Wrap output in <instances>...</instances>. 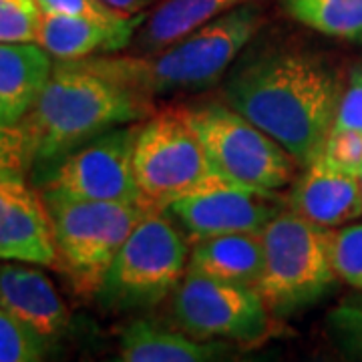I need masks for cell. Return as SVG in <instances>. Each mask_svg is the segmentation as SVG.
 Returning <instances> with one entry per match:
<instances>
[{
	"instance_id": "6da1fadb",
	"label": "cell",
	"mask_w": 362,
	"mask_h": 362,
	"mask_svg": "<svg viewBox=\"0 0 362 362\" xmlns=\"http://www.w3.org/2000/svg\"><path fill=\"white\" fill-rule=\"evenodd\" d=\"M226 103L278 141L298 165L322 153L340 85L330 66L304 52H272L238 69Z\"/></svg>"
},
{
	"instance_id": "7a4b0ae2",
	"label": "cell",
	"mask_w": 362,
	"mask_h": 362,
	"mask_svg": "<svg viewBox=\"0 0 362 362\" xmlns=\"http://www.w3.org/2000/svg\"><path fill=\"white\" fill-rule=\"evenodd\" d=\"M151 113L149 99L97 75L78 61H59L26 115L21 119L33 168L51 169L101 133Z\"/></svg>"
},
{
	"instance_id": "3957f363",
	"label": "cell",
	"mask_w": 362,
	"mask_h": 362,
	"mask_svg": "<svg viewBox=\"0 0 362 362\" xmlns=\"http://www.w3.org/2000/svg\"><path fill=\"white\" fill-rule=\"evenodd\" d=\"M259 11L242 4L169 45L168 49L139 54H107L77 59L97 75L123 89L151 99L177 90L214 85L258 33Z\"/></svg>"
},
{
	"instance_id": "277c9868",
	"label": "cell",
	"mask_w": 362,
	"mask_h": 362,
	"mask_svg": "<svg viewBox=\"0 0 362 362\" xmlns=\"http://www.w3.org/2000/svg\"><path fill=\"white\" fill-rule=\"evenodd\" d=\"M52 220L57 268L73 292L99 294L109 266L147 209L139 204L83 202L45 195Z\"/></svg>"
},
{
	"instance_id": "5b68a950",
	"label": "cell",
	"mask_w": 362,
	"mask_h": 362,
	"mask_svg": "<svg viewBox=\"0 0 362 362\" xmlns=\"http://www.w3.org/2000/svg\"><path fill=\"white\" fill-rule=\"evenodd\" d=\"M330 230L280 211L262 230L264 268L258 292L274 314H292L310 306L334 284Z\"/></svg>"
},
{
	"instance_id": "8992f818",
	"label": "cell",
	"mask_w": 362,
	"mask_h": 362,
	"mask_svg": "<svg viewBox=\"0 0 362 362\" xmlns=\"http://www.w3.org/2000/svg\"><path fill=\"white\" fill-rule=\"evenodd\" d=\"M165 211H147L109 266L99 296L111 310L151 308L187 272L189 246Z\"/></svg>"
},
{
	"instance_id": "52a82bcc",
	"label": "cell",
	"mask_w": 362,
	"mask_h": 362,
	"mask_svg": "<svg viewBox=\"0 0 362 362\" xmlns=\"http://www.w3.org/2000/svg\"><path fill=\"white\" fill-rule=\"evenodd\" d=\"M133 169L147 211H165L216 171L181 109L163 111L139 125Z\"/></svg>"
},
{
	"instance_id": "ba28073f",
	"label": "cell",
	"mask_w": 362,
	"mask_h": 362,
	"mask_svg": "<svg viewBox=\"0 0 362 362\" xmlns=\"http://www.w3.org/2000/svg\"><path fill=\"white\" fill-rule=\"evenodd\" d=\"M181 111L218 173L266 189H280L292 181L294 157L230 105L207 103Z\"/></svg>"
},
{
	"instance_id": "9c48e42d",
	"label": "cell",
	"mask_w": 362,
	"mask_h": 362,
	"mask_svg": "<svg viewBox=\"0 0 362 362\" xmlns=\"http://www.w3.org/2000/svg\"><path fill=\"white\" fill-rule=\"evenodd\" d=\"M171 312L181 330L199 340L259 342L270 332V308L256 288L185 272Z\"/></svg>"
},
{
	"instance_id": "30bf717a",
	"label": "cell",
	"mask_w": 362,
	"mask_h": 362,
	"mask_svg": "<svg viewBox=\"0 0 362 362\" xmlns=\"http://www.w3.org/2000/svg\"><path fill=\"white\" fill-rule=\"evenodd\" d=\"M137 131L133 123L121 125L71 151L49 169L42 195L141 206L133 169Z\"/></svg>"
},
{
	"instance_id": "8fae6325",
	"label": "cell",
	"mask_w": 362,
	"mask_h": 362,
	"mask_svg": "<svg viewBox=\"0 0 362 362\" xmlns=\"http://www.w3.org/2000/svg\"><path fill=\"white\" fill-rule=\"evenodd\" d=\"M284 206V197L276 189L246 185L214 171L189 194L171 202L165 214L197 242L228 233L262 232Z\"/></svg>"
},
{
	"instance_id": "7c38bea8",
	"label": "cell",
	"mask_w": 362,
	"mask_h": 362,
	"mask_svg": "<svg viewBox=\"0 0 362 362\" xmlns=\"http://www.w3.org/2000/svg\"><path fill=\"white\" fill-rule=\"evenodd\" d=\"M0 259L57 268L51 211L25 175H0Z\"/></svg>"
},
{
	"instance_id": "4fadbf2b",
	"label": "cell",
	"mask_w": 362,
	"mask_h": 362,
	"mask_svg": "<svg viewBox=\"0 0 362 362\" xmlns=\"http://www.w3.org/2000/svg\"><path fill=\"white\" fill-rule=\"evenodd\" d=\"M288 204L300 218L320 228L346 226L362 218L361 177L320 153L294 183Z\"/></svg>"
},
{
	"instance_id": "5bb4252c",
	"label": "cell",
	"mask_w": 362,
	"mask_h": 362,
	"mask_svg": "<svg viewBox=\"0 0 362 362\" xmlns=\"http://www.w3.org/2000/svg\"><path fill=\"white\" fill-rule=\"evenodd\" d=\"M145 14L121 21H95L87 16L42 14L35 45L57 61H77L97 52L127 49Z\"/></svg>"
},
{
	"instance_id": "9a60e30c",
	"label": "cell",
	"mask_w": 362,
	"mask_h": 362,
	"mask_svg": "<svg viewBox=\"0 0 362 362\" xmlns=\"http://www.w3.org/2000/svg\"><path fill=\"white\" fill-rule=\"evenodd\" d=\"M0 308L47 342L69 324V310L52 282L37 268L0 264Z\"/></svg>"
},
{
	"instance_id": "2e32d148",
	"label": "cell",
	"mask_w": 362,
	"mask_h": 362,
	"mask_svg": "<svg viewBox=\"0 0 362 362\" xmlns=\"http://www.w3.org/2000/svg\"><path fill=\"white\" fill-rule=\"evenodd\" d=\"M262 232L228 233L197 240L187 262V272L256 290L262 278Z\"/></svg>"
},
{
	"instance_id": "e0dca14e",
	"label": "cell",
	"mask_w": 362,
	"mask_h": 362,
	"mask_svg": "<svg viewBox=\"0 0 362 362\" xmlns=\"http://www.w3.org/2000/svg\"><path fill=\"white\" fill-rule=\"evenodd\" d=\"M230 350L223 340H199L147 320L131 322L119 340V358L125 362H209L226 358Z\"/></svg>"
},
{
	"instance_id": "ac0fdd59",
	"label": "cell",
	"mask_w": 362,
	"mask_h": 362,
	"mask_svg": "<svg viewBox=\"0 0 362 362\" xmlns=\"http://www.w3.org/2000/svg\"><path fill=\"white\" fill-rule=\"evenodd\" d=\"M51 73V54L39 45L0 42V119L21 123Z\"/></svg>"
},
{
	"instance_id": "d6986e66",
	"label": "cell",
	"mask_w": 362,
	"mask_h": 362,
	"mask_svg": "<svg viewBox=\"0 0 362 362\" xmlns=\"http://www.w3.org/2000/svg\"><path fill=\"white\" fill-rule=\"evenodd\" d=\"M250 0H163L137 28L129 47L137 52H156L185 39L197 28L220 18Z\"/></svg>"
},
{
	"instance_id": "ffe728a7",
	"label": "cell",
	"mask_w": 362,
	"mask_h": 362,
	"mask_svg": "<svg viewBox=\"0 0 362 362\" xmlns=\"http://www.w3.org/2000/svg\"><path fill=\"white\" fill-rule=\"evenodd\" d=\"M288 14L332 39L362 40V0H282Z\"/></svg>"
},
{
	"instance_id": "44dd1931",
	"label": "cell",
	"mask_w": 362,
	"mask_h": 362,
	"mask_svg": "<svg viewBox=\"0 0 362 362\" xmlns=\"http://www.w3.org/2000/svg\"><path fill=\"white\" fill-rule=\"evenodd\" d=\"M330 259L337 278L362 290V221L330 230Z\"/></svg>"
},
{
	"instance_id": "7402d4cb",
	"label": "cell",
	"mask_w": 362,
	"mask_h": 362,
	"mask_svg": "<svg viewBox=\"0 0 362 362\" xmlns=\"http://www.w3.org/2000/svg\"><path fill=\"white\" fill-rule=\"evenodd\" d=\"M47 340L0 308V362H35L47 352Z\"/></svg>"
},
{
	"instance_id": "603a6c76",
	"label": "cell",
	"mask_w": 362,
	"mask_h": 362,
	"mask_svg": "<svg viewBox=\"0 0 362 362\" xmlns=\"http://www.w3.org/2000/svg\"><path fill=\"white\" fill-rule=\"evenodd\" d=\"M40 18L37 0H0V42H35Z\"/></svg>"
},
{
	"instance_id": "cb8c5ba5",
	"label": "cell",
	"mask_w": 362,
	"mask_h": 362,
	"mask_svg": "<svg viewBox=\"0 0 362 362\" xmlns=\"http://www.w3.org/2000/svg\"><path fill=\"white\" fill-rule=\"evenodd\" d=\"M28 169H33V156L23 125L0 119V175H26Z\"/></svg>"
},
{
	"instance_id": "d4e9b609",
	"label": "cell",
	"mask_w": 362,
	"mask_h": 362,
	"mask_svg": "<svg viewBox=\"0 0 362 362\" xmlns=\"http://www.w3.org/2000/svg\"><path fill=\"white\" fill-rule=\"evenodd\" d=\"M332 337L350 356L362 361V302H346L328 314Z\"/></svg>"
},
{
	"instance_id": "484cf974",
	"label": "cell",
	"mask_w": 362,
	"mask_h": 362,
	"mask_svg": "<svg viewBox=\"0 0 362 362\" xmlns=\"http://www.w3.org/2000/svg\"><path fill=\"white\" fill-rule=\"evenodd\" d=\"M330 131H362V65L350 69Z\"/></svg>"
},
{
	"instance_id": "4316f807",
	"label": "cell",
	"mask_w": 362,
	"mask_h": 362,
	"mask_svg": "<svg viewBox=\"0 0 362 362\" xmlns=\"http://www.w3.org/2000/svg\"><path fill=\"white\" fill-rule=\"evenodd\" d=\"M322 153L338 168L361 173L362 169V131H330Z\"/></svg>"
},
{
	"instance_id": "83f0119b",
	"label": "cell",
	"mask_w": 362,
	"mask_h": 362,
	"mask_svg": "<svg viewBox=\"0 0 362 362\" xmlns=\"http://www.w3.org/2000/svg\"><path fill=\"white\" fill-rule=\"evenodd\" d=\"M42 14H65V16H87L95 21H121L113 8H109L103 0H37ZM131 18V16H129Z\"/></svg>"
},
{
	"instance_id": "f1b7e54d",
	"label": "cell",
	"mask_w": 362,
	"mask_h": 362,
	"mask_svg": "<svg viewBox=\"0 0 362 362\" xmlns=\"http://www.w3.org/2000/svg\"><path fill=\"white\" fill-rule=\"evenodd\" d=\"M109 8H113L121 16H137L141 14L147 6H151L153 0H103Z\"/></svg>"
},
{
	"instance_id": "f546056e",
	"label": "cell",
	"mask_w": 362,
	"mask_h": 362,
	"mask_svg": "<svg viewBox=\"0 0 362 362\" xmlns=\"http://www.w3.org/2000/svg\"><path fill=\"white\" fill-rule=\"evenodd\" d=\"M358 177H361V185H362V169H361V173H358Z\"/></svg>"
}]
</instances>
